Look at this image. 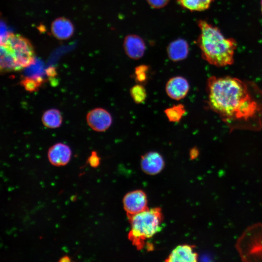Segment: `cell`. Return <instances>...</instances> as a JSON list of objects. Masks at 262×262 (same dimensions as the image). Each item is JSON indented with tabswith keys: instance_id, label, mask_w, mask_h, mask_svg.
I'll return each mask as SVG.
<instances>
[{
	"instance_id": "15",
	"label": "cell",
	"mask_w": 262,
	"mask_h": 262,
	"mask_svg": "<svg viewBox=\"0 0 262 262\" xmlns=\"http://www.w3.org/2000/svg\"><path fill=\"white\" fill-rule=\"evenodd\" d=\"M63 121L61 112L56 109H50L46 111L42 116L43 124L49 129H56L59 127Z\"/></svg>"
},
{
	"instance_id": "22",
	"label": "cell",
	"mask_w": 262,
	"mask_h": 262,
	"mask_svg": "<svg viewBox=\"0 0 262 262\" xmlns=\"http://www.w3.org/2000/svg\"><path fill=\"white\" fill-rule=\"evenodd\" d=\"M100 161V158L97 152L92 151L90 156L88 158L87 162L91 167L96 168L99 165Z\"/></svg>"
},
{
	"instance_id": "23",
	"label": "cell",
	"mask_w": 262,
	"mask_h": 262,
	"mask_svg": "<svg viewBox=\"0 0 262 262\" xmlns=\"http://www.w3.org/2000/svg\"><path fill=\"white\" fill-rule=\"evenodd\" d=\"M198 154V149L196 147H193L190 151V159L193 160L196 158Z\"/></svg>"
},
{
	"instance_id": "14",
	"label": "cell",
	"mask_w": 262,
	"mask_h": 262,
	"mask_svg": "<svg viewBox=\"0 0 262 262\" xmlns=\"http://www.w3.org/2000/svg\"><path fill=\"white\" fill-rule=\"evenodd\" d=\"M168 57L173 62H177L185 60L188 56L189 47L184 39H176L168 45L166 48Z\"/></svg>"
},
{
	"instance_id": "17",
	"label": "cell",
	"mask_w": 262,
	"mask_h": 262,
	"mask_svg": "<svg viewBox=\"0 0 262 262\" xmlns=\"http://www.w3.org/2000/svg\"><path fill=\"white\" fill-rule=\"evenodd\" d=\"M168 120L171 122H179L186 113V109L182 104L174 105L164 110Z\"/></svg>"
},
{
	"instance_id": "21",
	"label": "cell",
	"mask_w": 262,
	"mask_h": 262,
	"mask_svg": "<svg viewBox=\"0 0 262 262\" xmlns=\"http://www.w3.org/2000/svg\"><path fill=\"white\" fill-rule=\"evenodd\" d=\"M148 5L154 9H161L168 4L170 0H146Z\"/></svg>"
},
{
	"instance_id": "7",
	"label": "cell",
	"mask_w": 262,
	"mask_h": 262,
	"mask_svg": "<svg viewBox=\"0 0 262 262\" xmlns=\"http://www.w3.org/2000/svg\"><path fill=\"white\" fill-rule=\"evenodd\" d=\"M86 120L88 126L97 132H104L111 126L113 118L111 114L102 108H96L87 114Z\"/></svg>"
},
{
	"instance_id": "18",
	"label": "cell",
	"mask_w": 262,
	"mask_h": 262,
	"mask_svg": "<svg viewBox=\"0 0 262 262\" xmlns=\"http://www.w3.org/2000/svg\"><path fill=\"white\" fill-rule=\"evenodd\" d=\"M130 95L136 104L144 103L147 98V92L144 85L137 83L130 90Z\"/></svg>"
},
{
	"instance_id": "13",
	"label": "cell",
	"mask_w": 262,
	"mask_h": 262,
	"mask_svg": "<svg viewBox=\"0 0 262 262\" xmlns=\"http://www.w3.org/2000/svg\"><path fill=\"white\" fill-rule=\"evenodd\" d=\"M50 29L53 36L60 40L69 39L74 32V27L72 22L64 17L55 19L51 24Z\"/></svg>"
},
{
	"instance_id": "19",
	"label": "cell",
	"mask_w": 262,
	"mask_h": 262,
	"mask_svg": "<svg viewBox=\"0 0 262 262\" xmlns=\"http://www.w3.org/2000/svg\"><path fill=\"white\" fill-rule=\"evenodd\" d=\"M150 67L147 65H141L137 66L134 71L133 77L136 82L145 85L148 80V73Z\"/></svg>"
},
{
	"instance_id": "1",
	"label": "cell",
	"mask_w": 262,
	"mask_h": 262,
	"mask_svg": "<svg viewBox=\"0 0 262 262\" xmlns=\"http://www.w3.org/2000/svg\"><path fill=\"white\" fill-rule=\"evenodd\" d=\"M207 104L230 130L262 127V90L255 83L230 76L210 77Z\"/></svg>"
},
{
	"instance_id": "20",
	"label": "cell",
	"mask_w": 262,
	"mask_h": 262,
	"mask_svg": "<svg viewBox=\"0 0 262 262\" xmlns=\"http://www.w3.org/2000/svg\"><path fill=\"white\" fill-rule=\"evenodd\" d=\"M43 82V79L40 77H26L20 82L21 84L28 91H36Z\"/></svg>"
},
{
	"instance_id": "5",
	"label": "cell",
	"mask_w": 262,
	"mask_h": 262,
	"mask_svg": "<svg viewBox=\"0 0 262 262\" xmlns=\"http://www.w3.org/2000/svg\"><path fill=\"white\" fill-rule=\"evenodd\" d=\"M236 247L242 261H262V223L247 228L238 240Z\"/></svg>"
},
{
	"instance_id": "12",
	"label": "cell",
	"mask_w": 262,
	"mask_h": 262,
	"mask_svg": "<svg viewBox=\"0 0 262 262\" xmlns=\"http://www.w3.org/2000/svg\"><path fill=\"white\" fill-rule=\"evenodd\" d=\"M195 246L187 244L178 246L165 260L167 262H195L197 261L198 254L194 251Z\"/></svg>"
},
{
	"instance_id": "8",
	"label": "cell",
	"mask_w": 262,
	"mask_h": 262,
	"mask_svg": "<svg viewBox=\"0 0 262 262\" xmlns=\"http://www.w3.org/2000/svg\"><path fill=\"white\" fill-rule=\"evenodd\" d=\"M190 85L187 80L180 76H174L167 82L165 90L167 95L171 99L180 100L187 95Z\"/></svg>"
},
{
	"instance_id": "24",
	"label": "cell",
	"mask_w": 262,
	"mask_h": 262,
	"mask_svg": "<svg viewBox=\"0 0 262 262\" xmlns=\"http://www.w3.org/2000/svg\"><path fill=\"white\" fill-rule=\"evenodd\" d=\"M71 260L70 258L67 255L64 256L62 258H60V259L59 260V262H70Z\"/></svg>"
},
{
	"instance_id": "9",
	"label": "cell",
	"mask_w": 262,
	"mask_h": 262,
	"mask_svg": "<svg viewBox=\"0 0 262 262\" xmlns=\"http://www.w3.org/2000/svg\"><path fill=\"white\" fill-rule=\"evenodd\" d=\"M123 46L127 56L133 60L141 58L146 49V44L143 39L135 34L126 35L124 39Z\"/></svg>"
},
{
	"instance_id": "4",
	"label": "cell",
	"mask_w": 262,
	"mask_h": 262,
	"mask_svg": "<svg viewBox=\"0 0 262 262\" xmlns=\"http://www.w3.org/2000/svg\"><path fill=\"white\" fill-rule=\"evenodd\" d=\"M128 218L131 225L128 239L138 250L142 249L146 240L152 237L162 228L163 215L159 207L148 209Z\"/></svg>"
},
{
	"instance_id": "16",
	"label": "cell",
	"mask_w": 262,
	"mask_h": 262,
	"mask_svg": "<svg viewBox=\"0 0 262 262\" xmlns=\"http://www.w3.org/2000/svg\"><path fill=\"white\" fill-rule=\"evenodd\" d=\"M182 8L192 12H200L207 10L213 0H176Z\"/></svg>"
},
{
	"instance_id": "25",
	"label": "cell",
	"mask_w": 262,
	"mask_h": 262,
	"mask_svg": "<svg viewBox=\"0 0 262 262\" xmlns=\"http://www.w3.org/2000/svg\"><path fill=\"white\" fill-rule=\"evenodd\" d=\"M261 12H262V0H261Z\"/></svg>"
},
{
	"instance_id": "10",
	"label": "cell",
	"mask_w": 262,
	"mask_h": 262,
	"mask_svg": "<svg viewBox=\"0 0 262 262\" xmlns=\"http://www.w3.org/2000/svg\"><path fill=\"white\" fill-rule=\"evenodd\" d=\"M165 165L164 158L158 152L149 151L141 156L140 166L142 171L148 175L160 173Z\"/></svg>"
},
{
	"instance_id": "6",
	"label": "cell",
	"mask_w": 262,
	"mask_h": 262,
	"mask_svg": "<svg viewBox=\"0 0 262 262\" xmlns=\"http://www.w3.org/2000/svg\"><path fill=\"white\" fill-rule=\"evenodd\" d=\"M123 204L128 217L148 209L147 195L141 190L127 193L123 199Z\"/></svg>"
},
{
	"instance_id": "2",
	"label": "cell",
	"mask_w": 262,
	"mask_h": 262,
	"mask_svg": "<svg viewBox=\"0 0 262 262\" xmlns=\"http://www.w3.org/2000/svg\"><path fill=\"white\" fill-rule=\"evenodd\" d=\"M200 33L196 40L202 58L211 65L222 67L232 65L237 48L232 38H227L220 29L207 21H197Z\"/></svg>"
},
{
	"instance_id": "3",
	"label": "cell",
	"mask_w": 262,
	"mask_h": 262,
	"mask_svg": "<svg viewBox=\"0 0 262 262\" xmlns=\"http://www.w3.org/2000/svg\"><path fill=\"white\" fill-rule=\"evenodd\" d=\"M35 51L31 41L21 35L8 33L1 37V73L20 71L34 62Z\"/></svg>"
},
{
	"instance_id": "11",
	"label": "cell",
	"mask_w": 262,
	"mask_h": 262,
	"mask_svg": "<svg viewBox=\"0 0 262 262\" xmlns=\"http://www.w3.org/2000/svg\"><path fill=\"white\" fill-rule=\"evenodd\" d=\"M71 154V150L68 145L57 143L49 149L48 158L51 164L60 167L66 165L68 163Z\"/></svg>"
}]
</instances>
